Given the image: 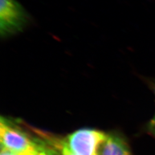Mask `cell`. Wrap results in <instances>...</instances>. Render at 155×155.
I'll return each mask as SVG.
<instances>
[{
  "mask_svg": "<svg viewBox=\"0 0 155 155\" xmlns=\"http://www.w3.org/2000/svg\"><path fill=\"white\" fill-rule=\"evenodd\" d=\"M32 16L18 0H0V36L7 40L30 26Z\"/></svg>",
  "mask_w": 155,
  "mask_h": 155,
  "instance_id": "obj_1",
  "label": "cell"
},
{
  "mask_svg": "<svg viewBox=\"0 0 155 155\" xmlns=\"http://www.w3.org/2000/svg\"><path fill=\"white\" fill-rule=\"evenodd\" d=\"M0 137L1 147L18 154L40 153L45 149L41 140H32L20 128L3 118L0 122Z\"/></svg>",
  "mask_w": 155,
  "mask_h": 155,
  "instance_id": "obj_2",
  "label": "cell"
},
{
  "mask_svg": "<svg viewBox=\"0 0 155 155\" xmlns=\"http://www.w3.org/2000/svg\"><path fill=\"white\" fill-rule=\"evenodd\" d=\"M105 136L99 130L84 129L71 134L65 140L75 155H97L98 145Z\"/></svg>",
  "mask_w": 155,
  "mask_h": 155,
  "instance_id": "obj_3",
  "label": "cell"
},
{
  "mask_svg": "<svg viewBox=\"0 0 155 155\" xmlns=\"http://www.w3.org/2000/svg\"><path fill=\"white\" fill-rule=\"evenodd\" d=\"M97 155H132L124 140L114 134H105L97 149Z\"/></svg>",
  "mask_w": 155,
  "mask_h": 155,
  "instance_id": "obj_4",
  "label": "cell"
},
{
  "mask_svg": "<svg viewBox=\"0 0 155 155\" xmlns=\"http://www.w3.org/2000/svg\"><path fill=\"white\" fill-rule=\"evenodd\" d=\"M36 131L38 135L40 136L43 141L50 147L57 155H75L68 147L65 139H60L52 134H48L38 130H36Z\"/></svg>",
  "mask_w": 155,
  "mask_h": 155,
  "instance_id": "obj_5",
  "label": "cell"
},
{
  "mask_svg": "<svg viewBox=\"0 0 155 155\" xmlns=\"http://www.w3.org/2000/svg\"><path fill=\"white\" fill-rule=\"evenodd\" d=\"M149 86L151 87V88L153 90V93L155 96V80H150L149 81ZM147 130L149 133L155 138V113L153 117L149 121V122L147 125Z\"/></svg>",
  "mask_w": 155,
  "mask_h": 155,
  "instance_id": "obj_6",
  "label": "cell"
},
{
  "mask_svg": "<svg viewBox=\"0 0 155 155\" xmlns=\"http://www.w3.org/2000/svg\"><path fill=\"white\" fill-rule=\"evenodd\" d=\"M0 155H37L36 153H25V154H18L14 153L9 150L1 147V154Z\"/></svg>",
  "mask_w": 155,
  "mask_h": 155,
  "instance_id": "obj_7",
  "label": "cell"
}]
</instances>
